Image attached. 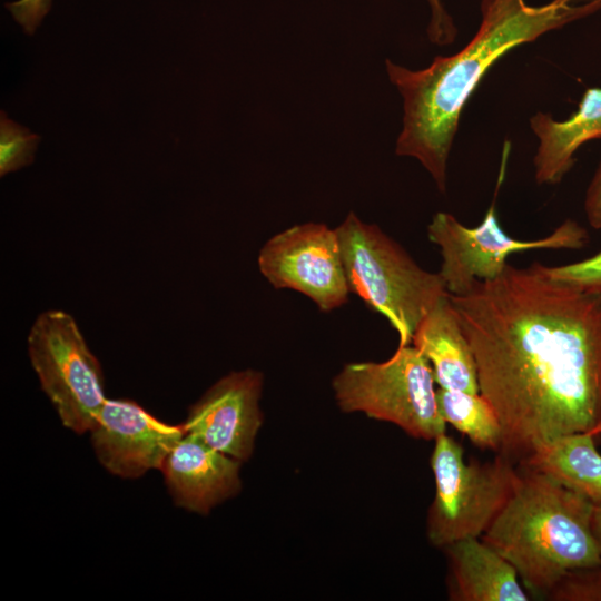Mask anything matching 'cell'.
Wrapping results in <instances>:
<instances>
[{"mask_svg":"<svg viewBox=\"0 0 601 601\" xmlns=\"http://www.w3.org/2000/svg\"><path fill=\"white\" fill-rule=\"evenodd\" d=\"M545 598L552 601H601V562L568 571Z\"/></svg>","mask_w":601,"mask_h":601,"instance_id":"19","label":"cell"},{"mask_svg":"<svg viewBox=\"0 0 601 601\" xmlns=\"http://www.w3.org/2000/svg\"><path fill=\"white\" fill-rule=\"evenodd\" d=\"M450 298L501 422L496 454L519 465L556 439L601 435V287L553 279L534 262Z\"/></svg>","mask_w":601,"mask_h":601,"instance_id":"1","label":"cell"},{"mask_svg":"<svg viewBox=\"0 0 601 601\" xmlns=\"http://www.w3.org/2000/svg\"><path fill=\"white\" fill-rule=\"evenodd\" d=\"M263 383V374L255 370L225 375L190 407L183 423L186 434L246 461L263 422L258 404Z\"/></svg>","mask_w":601,"mask_h":601,"instance_id":"11","label":"cell"},{"mask_svg":"<svg viewBox=\"0 0 601 601\" xmlns=\"http://www.w3.org/2000/svg\"><path fill=\"white\" fill-rule=\"evenodd\" d=\"M335 230L351 293L390 322L398 346L412 344L423 317L449 294L441 275L423 269L381 228L353 211Z\"/></svg>","mask_w":601,"mask_h":601,"instance_id":"4","label":"cell"},{"mask_svg":"<svg viewBox=\"0 0 601 601\" xmlns=\"http://www.w3.org/2000/svg\"><path fill=\"white\" fill-rule=\"evenodd\" d=\"M530 127L539 140L533 159L535 180L555 185L574 165L575 151L601 138V88L587 89L569 118L556 120L549 112L538 111L530 118Z\"/></svg>","mask_w":601,"mask_h":601,"instance_id":"13","label":"cell"},{"mask_svg":"<svg viewBox=\"0 0 601 601\" xmlns=\"http://www.w3.org/2000/svg\"><path fill=\"white\" fill-rule=\"evenodd\" d=\"M592 531L601 552V505H594L592 515Z\"/></svg>","mask_w":601,"mask_h":601,"instance_id":"24","label":"cell"},{"mask_svg":"<svg viewBox=\"0 0 601 601\" xmlns=\"http://www.w3.org/2000/svg\"><path fill=\"white\" fill-rule=\"evenodd\" d=\"M428 359L412 344L398 346L385 362L351 363L334 377L333 388L344 412L393 423L415 439L445 433Z\"/></svg>","mask_w":601,"mask_h":601,"instance_id":"6","label":"cell"},{"mask_svg":"<svg viewBox=\"0 0 601 601\" xmlns=\"http://www.w3.org/2000/svg\"><path fill=\"white\" fill-rule=\"evenodd\" d=\"M27 345L41 390L62 425L78 434L90 432L107 398L101 365L76 319L61 309L40 313Z\"/></svg>","mask_w":601,"mask_h":601,"instance_id":"7","label":"cell"},{"mask_svg":"<svg viewBox=\"0 0 601 601\" xmlns=\"http://www.w3.org/2000/svg\"><path fill=\"white\" fill-rule=\"evenodd\" d=\"M584 213L590 226L601 229V159L585 191Z\"/></svg>","mask_w":601,"mask_h":601,"instance_id":"23","label":"cell"},{"mask_svg":"<svg viewBox=\"0 0 601 601\" xmlns=\"http://www.w3.org/2000/svg\"><path fill=\"white\" fill-rule=\"evenodd\" d=\"M431 9V19L426 29L428 40L437 46L454 42L457 28L449 14L443 0H426Z\"/></svg>","mask_w":601,"mask_h":601,"instance_id":"21","label":"cell"},{"mask_svg":"<svg viewBox=\"0 0 601 601\" xmlns=\"http://www.w3.org/2000/svg\"><path fill=\"white\" fill-rule=\"evenodd\" d=\"M431 467L435 496L427 512L426 534L437 548L481 538L520 482V469L501 454L485 462L464 460L460 443L445 433L435 440Z\"/></svg>","mask_w":601,"mask_h":601,"instance_id":"5","label":"cell"},{"mask_svg":"<svg viewBox=\"0 0 601 601\" xmlns=\"http://www.w3.org/2000/svg\"><path fill=\"white\" fill-rule=\"evenodd\" d=\"M90 433L100 464L124 479L161 470L170 451L186 434L183 424H167L125 398H107Z\"/></svg>","mask_w":601,"mask_h":601,"instance_id":"10","label":"cell"},{"mask_svg":"<svg viewBox=\"0 0 601 601\" xmlns=\"http://www.w3.org/2000/svg\"><path fill=\"white\" fill-rule=\"evenodd\" d=\"M431 363L441 388L480 393L474 353L465 337L450 294L423 317L412 337Z\"/></svg>","mask_w":601,"mask_h":601,"instance_id":"15","label":"cell"},{"mask_svg":"<svg viewBox=\"0 0 601 601\" xmlns=\"http://www.w3.org/2000/svg\"><path fill=\"white\" fill-rule=\"evenodd\" d=\"M600 9L601 0H552L542 6L482 0L481 24L456 53L436 56L418 70L386 59L388 79L403 98L396 155L417 159L445 194L447 159L462 111L489 69L514 48Z\"/></svg>","mask_w":601,"mask_h":601,"instance_id":"2","label":"cell"},{"mask_svg":"<svg viewBox=\"0 0 601 601\" xmlns=\"http://www.w3.org/2000/svg\"><path fill=\"white\" fill-rule=\"evenodd\" d=\"M594 436L570 434L536 449L520 466L543 472L565 487L601 505V454Z\"/></svg>","mask_w":601,"mask_h":601,"instance_id":"16","label":"cell"},{"mask_svg":"<svg viewBox=\"0 0 601 601\" xmlns=\"http://www.w3.org/2000/svg\"><path fill=\"white\" fill-rule=\"evenodd\" d=\"M240 461L185 434L166 457L161 472L175 504L207 514L238 493Z\"/></svg>","mask_w":601,"mask_h":601,"instance_id":"12","label":"cell"},{"mask_svg":"<svg viewBox=\"0 0 601 601\" xmlns=\"http://www.w3.org/2000/svg\"><path fill=\"white\" fill-rule=\"evenodd\" d=\"M258 267L272 286L304 294L322 312L341 307L351 293L336 230L324 224L295 225L273 236Z\"/></svg>","mask_w":601,"mask_h":601,"instance_id":"9","label":"cell"},{"mask_svg":"<svg viewBox=\"0 0 601 601\" xmlns=\"http://www.w3.org/2000/svg\"><path fill=\"white\" fill-rule=\"evenodd\" d=\"M14 20L32 35L51 8V0H18L6 4Z\"/></svg>","mask_w":601,"mask_h":601,"instance_id":"22","label":"cell"},{"mask_svg":"<svg viewBox=\"0 0 601 601\" xmlns=\"http://www.w3.org/2000/svg\"><path fill=\"white\" fill-rule=\"evenodd\" d=\"M543 268L551 278L566 284L589 288L601 287V250L581 262L560 266L543 265Z\"/></svg>","mask_w":601,"mask_h":601,"instance_id":"20","label":"cell"},{"mask_svg":"<svg viewBox=\"0 0 601 601\" xmlns=\"http://www.w3.org/2000/svg\"><path fill=\"white\" fill-rule=\"evenodd\" d=\"M439 408L443 420L482 450L499 452L502 444V426L492 404L480 393L436 390Z\"/></svg>","mask_w":601,"mask_h":601,"instance_id":"17","label":"cell"},{"mask_svg":"<svg viewBox=\"0 0 601 601\" xmlns=\"http://www.w3.org/2000/svg\"><path fill=\"white\" fill-rule=\"evenodd\" d=\"M496 197V194H495ZM495 197L482 221L466 227L449 213H436L427 226V235L439 246L441 275L450 295L462 296L476 280L499 277L512 253L531 249H580L588 242V231L572 219L540 239L520 240L509 236L500 225Z\"/></svg>","mask_w":601,"mask_h":601,"instance_id":"8","label":"cell"},{"mask_svg":"<svg viewBox=\"0 0 601 601\" xmlns=\"http://www.w3.org/2000/svg\"><path fill=\"white\" fill-rule=\"evenodd\" d=\"M452 601H528L513 565L481 538H466L444 548Z\"/></svg>","mask_w":601,"mask_h":601,"instance_id":"14","label":"cell"},{"mask_svg":"<svg viewBox=\"0 0 601 601\" xmlns=\"http://www.w3.org/2000/svg\"><path fill=\"white\" fill-rule=\"evenodd\" d=\"M40 137L10 120L1 111L0 119V175L16 171L33 161Z\"/></svg>","mask_w":601,"mask_h":601,"instance_id":"18","label":"cell"},{"mask_svg":"<svg viewBox=\"0 0 601 601\" xmlns=\"http://www.w3.org/2000/svg\"><path fill=\"white\" fill-rule=\"evenodd\" d=\"M518 466L514 494L481 539L513 565L532 594L546 597L568 571L601 562L594 504L543 472Z\"/></svg>","mask_w":601,"mask_h":601,"instance_id":"3","label":"cell"}]
</instances>
